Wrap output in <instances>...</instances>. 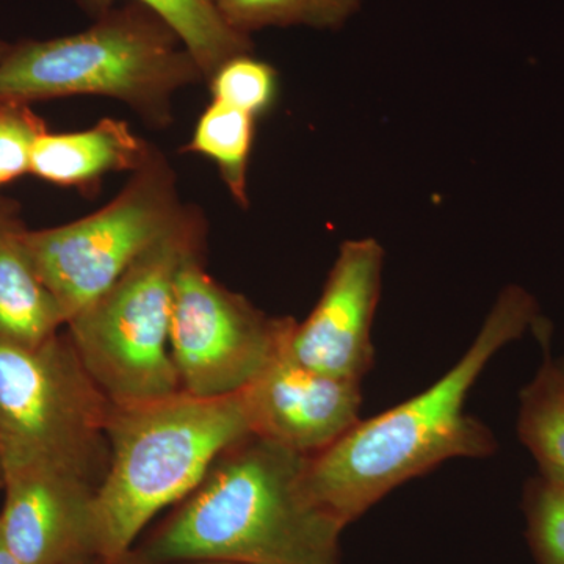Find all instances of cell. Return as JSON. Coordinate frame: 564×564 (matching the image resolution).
<instances>
[{
  "label": "cell",
  "instance_id": "cell-1",
  "mask_svg": "<svg viewBox=\"0 0 564 564\" xmlns=\"http://www.w3.org/2000/svg\"><path fill=\"white\" fill-rule=\"evenodd\" d=\"M543 321L521 285H508L459 361L436 383L384 413L361 419L306 464L307 491L347 529L400 485L448 459L488 458L497 441L467 414V397L489 361Z\"/></svg>",
  "mask_w": 564,
  "mask_h": 564
},
{
  "label": "cell",
  "instance_id": "cell-2",
  "mask_svg": "<svg viewBox=\"0 0 564 564\" xmlns=\"http://www.w3.org/2000/svg\"><path fill=\"white\" fill-rule=\"evenodd\" d=\"M307 458L248 434L129 555L150 563L340 564L345 527L307 491Z\"/></svg>",
  "mask_w": 564,
  "mask_h": 564
},
{
  "label": "cell",
  "instance_id": "cell-3",
  "mask_svg": "<svg viewBox=\"0 0 564 564\" xmlns=\"http://www.w3.org/2000/svg\"><path fill=\"white\" fill-rule=\"evenodd\" d=\"M248 434L245 391L215 399L180 391L111 403L109 464L96 489L102 563L118 564L131 554L152 519L184 500L215 459Z\"/></svg>",
  "mask_w": 564,
  "mask_h": 564
},
{
  "label": "cell",
  "instance_id": "cell-4",
  "mask_svg": "<svg viewBox=\"0 0 564 564\" xmlns=\"http://www.w3.org/2000/svg\"><path fill=\"white\" fill-rule=\"evenodd\" d=\"M202 79L176 32L154 11L129 2L104 11L87 31L11 46L0 61V104L104 96L165 126L174 95Z\"/></svg>",
  "mask_w": 564,
  "mask_h": 564
},
{
  "label": "cell",
  "instance_id": "cell-5",
  "mask_svg": "<svg viewBox=\"0 0 564 564\" xmlns=\"http://www.w3.org/2000/svg\"><path fill=\"white\" fill-rule=\"evenodd\" d=\"M204 229L202 215L192 210L66 322L70 344L111 403L148 402L181 391L170 348L174 284L185 259L203 252Z\"/></svg>",
  "mask_w": 564,
  "mask_h": 564
},
{
  "label": "cell",
  "instance_id": "cell-6",
  "mask_svg": "<svg viewBox=\"0 0 564 564\" xmlns=\"http://www.w3.org/2000/svg\"><path fill=\"white\" fill-rule=\"evenodd\" d=\"M110 406L65 329L39 347L0 345V469L44 464L99 486Z\"/></svg>",
  "mask_w": 564,
  "mask_h": 564
},
{
  "label": "cell",
  "instance_id": "cell-7",
  "mask_svg": "<svg viewBox=\"0 0 564 564\" xmlns=\"http://www.w3.org/2000/svg\"><path fill=\"white\" fill-rule=\"evenodd\" d=\"M191 214L180 202L173 170L155 151L102 209L57 228L25 229L24 240L68 322Z\"/></svg>",
  "mask_w": 564,
  "mask_h": 564
},
{
  "label": "cell",
  "instance_id": "cell-8",
  "mask_svg": "<svg viewBox=\"0 0 564 564\" xmlns=\"http://www.w3.org/2000/svg\"><path fill=\"white\" fill-rule=\"evenodd\" d=\"M202 254L177 273L170 348L181 391L215 399L245 391L280 359L296 321L265 314L223 285Z\"/></svg>",
  "mask_w": 564,
  "mask_h": 564
},
{
  "label": "cell",
  "instance_id": "cell-9",
  "mask_svg": "<svg viewBox=\"0 0 564 564\" xmlns=\"http://www.w3.org/2000/svg\"><path fill=\"white\" fill-rule=\"evenodd\" d=\"M384 250L370 237L340 245L321 299L296 322L285 358L345 380L362 383L373 367L372 326L380 302Z\"/></svg>",
  "mask_w": 564,
  "mask_h": 564
},
{
  "label": "cell",
  "instance_id": "cell-10",
  "mask_svg": "<svg viewBox=\"0 0 564 564\" xmlns=\"http://www.w3.org/2000/svg\"><path fill=\"white\" fill-rule=\"evenodd\" d=\"M0 486V532L22 564L102 563L98 486L44 464L3 467Z\"/></svg>",
  "mask_w": 564,
  "mask_h": 564
},
{
  "label": "cell",
  "instance_id": "cell-11",
  "mask_svg": "<svg viewBox=\"0 0 564 564\" xmlns=\"http://www.w3.org/2000/svg\"><path fill=\"white\" fill-rule=\"evenodd\" d=\"M252 434L304 456L361 421L362 383L306 369L284 355L245 389Z\"/></svg>",
  "mask_w": 564,
  "mask_h": 564
},
{
  "label": "cell",
  "instance_id": "cell-12",
  "mask_svg": "<svg viewBox=\"0 0 564 564\" xmlns=\"http://www.w3.org/2000/svg\"><path fill=\"white\" fill-rule=\"evenodd\" d=\"M154 154L128 122L104 118L87 131L43 133L33 150L31 174L87 193L109 173L139 172Z\"/></svg>",
  "mask_w": 564,
  "mask_h": 564
},
{
  "label": "cell",
  "instance_id": "cell-13",
  "mask_svg": "<svg viewBox=\"0 0 564 564\" xmlns=\"http://www.w3.org/2000/svg\"><path fill=\"white\" fill-rule=\"evenodd\" d=\"M13 212L0 215V345L33 348L65 329L61 304L43 281Z\"/></svg>",
  "mask_w": 564,
  "mask_h": 564
},
{
  "label": "cell",
  "instance_id": "cell-14",
  "mask_svg": "<svg viewBox=\"0 0 564 564\" xmlns=\"http://www.w3.org/2000/svg\"><path fill=\"white\" fill-rule=\"evenodd\" d=\"M533 333L543 347V361L519 393L516 430L540 474L564 486V380L551 355L552 326L543 318Z\"/></svg>",
  "mask_w": 564,
  "mask_h": 564
},
{
  "label": "cell",
  "instance_id": "cell-15",
  "mask_svg": "<svg viewBox=\"0 0 564 564\" xmlns=\"http://www.w3.org/2000/svg\"><path fill=\"white\" fill-rule=\"evenodd\" d=\"M90 13L110 10L117 0H77ZM162 18L176 32L184 46L209 80L223 63L237 55L251 54L250 36L234 31L212 0H129Z\"/></svg>",
  "mask_w": 564,
  "mask_h": 564
},
{
  "label": "cell",
  "instance_id": "cell-16",
  "mask_svg": "<svg viewBox=\"0 0 564 564\" xmlns=\"http://www.w3.org/2000/svg\"><path fill=\"white\" fill-rule=\"evenodd\" d=\"M256 118L218 101L204 110L185 151L202 154L218 166L232 198L248 206V169L254 141Z\"/></svg>",
  "mask_w": 564,
  "mask_h": 564
},
{
  "label": "cell",
  "instance_id": "cell-17",
  "mask_svg": "<svg viewBox=\"0 0 564 564\" xmlns=\"http://www.w3.org/2000/svg\"><path fill=\"white\" fill-rule=\"evenodd\" d=\"M361 0H214L234 31L250 36L265 28L311 25L336 29L359 9Z\"/></svg>",
  "mask_w": 564,
  "mask_h": 564
},
{
  "label": "cell",
  "instance_id": "cell-18",
  "mask_svg": "<svg viewBox=\"0 0 564 564\" xmlns=\"http://www.w3.org/2000/svg\"><path fill=\"white\" fill-rule=\"evenodd\" d=\"M525 536L536 564H564V486L538 474L522 497Z\"/></svg>",
  "mask_w": 564,
  "mask_h": 564
},
{
  "label": "cell",
  "instance_id": "cell-19",
  "mask_svg": "<svg viewBox=\"0 0 564 564\" xmlns=\"http://www.w3.org/2000/svg\"><path fill=\"white\" fill-rule=\"evenodd\" d=\"M207 82L214 101L228 104L254 118L265 113L276 98V70L251 54L237 55L223 63Z\"/></svg>",
  "mask_w": 564,
  "mask_h": 564
},
{
  "label": "cell",
  "instance_id": "cell-20",
  "mask_svg": "<svg viewBox=\"0 0 564 564\" xmlns=\"http://www.w3.org/2000/svg\"><path fill=\"white\" fill-rule=\"evenodd\" d=\"M46 132L28 104H0V187L31 174L33 150Z\"/></svg>",
  "mask_w": 564,
  "mask_h": 564
},
{
  "label": "cell",
  "instance_id": "cell-21",
  "mask_svg": "<svg viewBox=\"0 0 564 564\" xmlns=\"http://www.w3.org/2000/svg\"><path fill=\"white\" fill-rule=\"evenodd\" d=\"M0 564H22L20 560L14 556L13 552L10 551L6 540H3L2 532H0Z\"/></svg>",
  "mask_w": 564,
  "mask_h": 564
},
{
  "label": "cell",
  "instance_id": "cell-22",
  "mask_svg": "<svg viewBox=\"0 0 564 564\" xmlns=\"http://www.w3.org/2000/svg\"><path fill=\"white\" fill-rule=\"evenodd\" d=\"M118 564H236V563H225V562H182V563H150V562H141V560L135 558V556L128 555L122 562Z\"/></svg>",
  "mask_w": 564,
  "mask_h": 564
},
{
  "label": "cell",
  "instance_id": "cell-23",
  "mask_svg": "<svg viewBox=\"0 0 564 564\" xmlns=\"http://www.w3.org/2000/svg\"><path fill=\"white\" fill-rule=\"evenodd\" d=\"M11 44H7L6 41L0 40V61L6 57L7 52L10 51Z\"/></svg>",
  "mask_w": 564,
  "mask_h": 564
},
{
  "label": "cell",
  "instance_id": "cell-24",
  "mask_svg": "<svg viewBox=\"0 0 564 564\" xmlns=\"http://www.w3.org/2000/svg\"><path fill=\"white\" fill-rule=\"evenodd\" d=\"M9 210H11L10 204L0 202V215L6 214V212H9Z\"/></svg>",
  "mask_w": 564,
  "mask_h": 564
},
{
  "label": "cell",
  "instance_id": "cell-25",
  "mask_svg": "<svg viewBox=\"0 0 564 564\" xmlns=\"http://www.w3.org/2000/svg\"><path fill=\"white\" fill-rule=\"evenodd\" d=\"M556 366H558L560 373H562L564 380V358L562 359V361H556Z\"/></svg>",
  "mask_w": 564,
  "mask_h": 564
},
{
  "label": "cell",
  "instance_id": "cell-26",
  "mask_svg": "<svg viewBox=\"0 0 564 564\" xmlns=\"http://www.w3.org/2000/svg\"><path fill=\"white\" fill-rule=\"evenodd\" d=\"M96 564H102V563H96Z\"/></svg>",
  "mask_w": 564,
  "mask_h": 564
},
{
  "label": "cell",
  "instance_id": "cell-27",
  "mask_svg": "<svg viewBox=\"0 0 564 564\" xmlns=\"http://www.w3.org/2000/svg\"><path fill=\"white\" fill-rule=\"evenodd\" d=\"M212 2H214V0H212Z\"/></svg>",
  "mask_w": 564,
  "mask_h": 564
}]
</instances>
